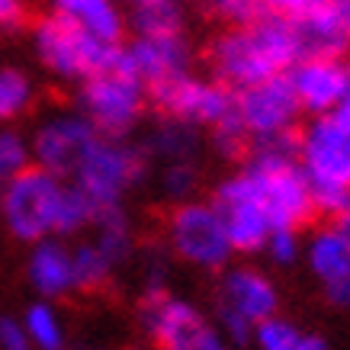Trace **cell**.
I'll return each instance as SVG.
<instances>
[{
    "instance_id": "35",
    "label": "cell",
    "mask_w": 350,
    "mask_h": 350,
    "mask_svg": "<svg viewBox=\"0 0 350 350\" xmlns=\"http://www.w3.org/2000/svg\"><path fill=\"white\" fill-rule=\"evenodd\" d=\"M325 289V299H328L334 308H344V312H350V270L344 276H338L334 283H328Z\"/></svg>"
},
{
    "instance_id": "29",
    "label": "cell",
    "mask_w": 350,
    "mask_h": 350,
    "mask_svg": "<svg viewBox=\"0 0 350 350\" xmlns=\"http://www.w3.org/2000/svg\"><path fill=\"white\" fill-rule=\"evenodd\" d=\"M26 167H32L29 135L20 126H0V190Z\"/></svg>"
},
{
    "instance_id": "33",
    "label": "cell",
    "mask_w": 350,
    "mask_h": 350,
    "mask_svg": "<svg viewBox=\"0 0 350 350\" xmlns=\"http://www.w3.org/2000/svg\"><path fill=\"white\" fill-rule=\"evenodd\" d=\"M0 350H32L20 315H0Z\"/></svg>"
},
{
    "instance_id": "38",
    "label": "cell",
    "mask_w": 350,
    "mask_h": 350,
    "mask_svg": "<svg viewBox=\"0 0 350 350\" xmlns=\"http://www.w3.org/2000/svg\"><path fill=\"white\" fill-rule=\"evenodd\" d=\"M306 350H328V340L321 334H308V347Z\"/></svg>"
},
{
    "instance_id": "36",
    "label": "cell",
    "mask_w": 350,
    "mask_h": 350,
    "mask_svg": "<svg viewBox=\"0 0 350 350\" xmlns=\"http://www.w3.org/2000/svg\"><path fill=\"white\" fill-rule=\"evenodd\" d=\"M331 119H334V122H338L340 129H347V132H350V90H347V94H344V100H340L338 107H334V113H331Z\"/></svg>"
},
{
    "instance_id": "41",
    "label": "cell",
    "mask_w": 350,
    "mask_h": 350,
    "mask_svg": "<svg viewBox=\"0 0 350 350\" xmlns=\"http://www.w3.org/2000/svg\"><path fill=\"white\" fill-rule=\"evenodd\" d=\"M116 3H122V7H126V3H129V0H116Z\"/></svg>"
},
{
    "instance_id": "34",
    "label": "cell",
    "mask_w": 350,
    "mask_h": 350,
    "mask_svg": "<svg viewBox=\"0 0 350 350\" xmlns=\"http://www.w3.org/2000/svg\"><path fill=\"white\" fill-rule=\"evenodd\" d=\"M29 26V0H0V32H20Z\"/></svg>"
},
{
    "instance_id": "32",
    "label": "cell",
    "mask_w": 350,
    "mask_h": 350,
    "mask_svg": "<svg viewBox=\"0 0 350 350\" xmlns=\"http://www.w3.org/2000/svg\"><path fill=\"white\" fill-rule=\"evenodd\" d=\"M325 0H260L267 16H280V20H289V23H299L306 20L312 10H319Z\"/></svg>"
},
{
    "instance_id": "37",
    "label": "cell",
    "mask_w": 350,
    "mask_h": 350,
    "mask_svg": "<svg viewBox=\"0 0 350 350\" xmlns=\"http://www.w3.org/2000/svg\"><path fill=\"white\" fill-rule=\"evenodd\" d=\"M328 222L334 225V228H338V232H340V234H344V238H347V241H350V206H347V209H340L338 215H331Z\"/></svg>"
},
{
    "instance_id": "4",
    "label": "cell",
    "mask_w": 350,
    "mask_h": 350,
    "mask_svg": "<svg viewBox=\"0 0 350 350\" xmlns=\"http://www.w3.org/2000/svg\"><path fill=\"white\" fill-rule=\"evenodd\" d=\"M296 161L306 174L315 213L338 215L350 206V132L331 116H312L296 129Z\"/></svg>"
},
{
    "instance_id": "42",
    "label": "cell",
    "mask_w": 350,
    "mask_h": 350,
    "mask_svg": "<svg viewBox=\"0 0 350 350\" xmlns=\"http://www.w3.org/2000/svg\"><path fill=\"white\" fill-rule=\"evenodd\" d=\"M183 3H187V0H183Z\"/></svg>"
},
{
    "instance_id": "25",
    "label": "cell",
    "mask_w": 350,
    "mask_h": 350,
    "mask_svg": "<svg viewBox=\"0 0 350 350\" xmlns=\"http://www.w3.org/2000/svg\"><path fill=\"white\" fill-rule=\"evenodd\" d=\"M71 264H75V293H84V296L103 293L119 273V267L87 234L71 241Z\"/></svg>"
},
{
    "instance_id": "40",
    "label": "cell",
    "mask_w": 350,
    "mask_h": 350,
    "mask_svg": "<svg viewBox=\"0 0 350 350\" xmlns=\"http://www.w3.org/2000/svg\"><path fill=\"white\" fill-rule=\"evenodd\" d=\"M158 350H193V347H158Z\"/></svg>"
},
{
    "instance_id": "30",
    "label": "cell",
    "mask_w": 350,
    "mask_h": 350,
    "mask_svg": "<svg viewBox=\"0 0 350 350\" xmlns=\"http://www.w3.org/2000/svg\"><path fill=\"white\" fill-rule=\"evenodd\" d=\"M302 244H306V238H302L299 228H273L267 234L260 254L273 267H293L302 260Z\"/></svg>"
},
{
    "instance_id": "15",
    "label": "cell",
    "mask_w": 350,
    "mask_h": 350,
    "mask_svg": "<svg viewBox=\"0 0 350 350\" xmlns=\"http://www.w3.org/2000/svg\"><path fill=\"white\" fill-rule=\"evenodd\" d=\"M286 77L302 116H331L350 90V62L347 55H306Z\"/></svg>"
},
{
    "instance_id": "24",
    "label": "cell",
    "mask_w": 350,
    "mask_h": 350,
    "mask_svg": "<svg viewBox=\"0 0 350 350\" xmlns=\"http://www.w3.org/2000/svg\"><path fill=\"white\" fill-rule=\"evenodd\" d=\"M39 103V84L20 64H0V126H16Z\"/></svg>"
},
{
    "instance_id": "23",
    "label": "cell",
    "mask_w": 350,
    "mask_h": 350,
    "mask_svg": "<svg viewBox=\"0 0 350 350\" xmlns=\"http://www.w3.org/2000/svg\"><path fill=\"white\" fill-rule=\"evenodd\" d=\"M142 148L158 164H167V161H200L202 132H196L193 126H183V122H174V119H158L151 126V132L145 135Z\"/></svg>"
},
{
    "instance_id": "11",
    "label": "cell",
    "mask_w": 350,
    "mask_h": 350,
    "mask_svg": "<svg viewBox=\"0 0 350 350\" xmlns=\"http://www.w3.org/2000/svg\"><path fill=\"white\" fill-rule=\"evenodd\" d=\"M232 113H234V122L244 129V135H247L251 145L293 138L299 129V116H302L286 75L234 90Z\"/></svg>"
},
{
    "instance_id": "20",
    "label": "cell",
    "mask_w": 350,
    "mask_h": 350,
    "mask_svg": "<svg viewBox=\"0 0 350 350\" xmlns=\"http://www.w3.org/2000/svg\"><path fill=\"white\" fill-rule=\"evenodd\" d=\"M87 238H90V241H94L96 247L119 267V270H122L138 251L135 222H132V213L126 209V202H116V206H96L94 225H90Z\"/></svg>"
},
{
    "instance_id": "1",
    "label": "cell",
    "mask_w": 350,
    "mask_h": 350,
    "mask_svg": "<svg viewBox=\"0 0 350 350\" xmlns=\"http://www.w3.org/2000/svg\"><path fill=\"white\" fill-rule=\"evenodd\" d=\"M96 206L68 177L45 167H26L0 190V225L20 244L42 238L75 241L90 232Z\"/></svg>"
},
{
    "instance_id": "22",
    "label": "cell",
    "mask_w": 350,
    "mask_h": 350,
    "mask_svg": "<svg viewBox=\"0 0 350 350\" xmlns=\"http://www.w3.org/2000/svg\"><path fill=\"white\" fill-rule=\"evenodd\" d=\"M126 23L132 36H183L190 20L183 0H129Z\"/></svg>"
},
{
    "instance_id": "14",
    "label": "cell",
    "mask_w": 350,
    "mask_h": 350,
    "mask_svg": "<svg viewBox=\"0 0 350 350\" xmlns=\"http://www.w3.org/2000/svg\"><path fill=\"white\" fill-rule=\"evenodd\" d=\"M96 138H100L96 129L77 109H55L39 119L29 132L32 164L52 170L58 177H71Z\"/></svg>"
},
{
    "instance_id": "13",
    "label": "cell",
    "mask_w": 350,
    "mask_h": 350,
    "mask_svg": "<svg viewBox=\"0 0 350 350\" xmlns=\"http://www.w3.org/2000/svg\"><path fill=\"white\" fill-rule=\"evenodd\" d=\"M138 325L154 347H193L213 319L196 302L170 293L167 283L142 286L138 296Z\"/></svg>"
},
{
    "instance_id": "12",
    "label": "cell",
    "mask_w": 350,
    "mask_h": 350,
    "mask_svg": "<svg viewBox=\"0 0 350 350\" xmlns=\"http://www.w3.org/2000/svg\"><path fill=\"white\" fill-rule=\"evenodd\" d=\"M213 206L219 209V219L225 225V234L232 241L234 257H254L260 254L267 234L273 232V225L267 219L264 206L257 202L254 183L247 177V170L238 164L234 170H228L222 180L213 187L209 193Z\"/></svg>"
},
{
    "instance_id": "3",
    "label": "cell",
    "mask_w": 350,
    "mask_h": 350,
    "mask_svg": "<svg viewBox=\"0 0 350 350\" xmlns=\"http://www.w3.org/2000/svg\"><path fill=\"white\" fill-rule=\"evenodd\" d=\"M247 177L254 183L257 202L264 206L273 228H306L315 219V196L306 174L296 161V135L251 145L247 158L241 161Z\"/></svg>"
},
{
    "instance_id": "9",
    "label": "cell",
    "mask_w": 350,
    "mask_h": 350,
    "mask_svg": "<svg viewBox=\"0 0 350 350\" xmlns=\"http://www.w3.org/2000/svg\"><path fill=\"white\" fill-rule=\"evenodd\" d=\"M81 116L103 138H132L148 113V87L122 68L103 71L75 87V103Z\"/></svg>"
},
{
    "instance_id": "10",
    "label": "cell",
    "mask_w": 350,
    "mask_h": 350,
    "mask_svg": "<svg viewBox=\"0 0 350 350\" xmlns=\"http://www.w3.org/2000/svg\"><path fill=\"white\" fill-rule=\"evenodd\" d=\"M148 107L158 109L161 119H174L183 126H193L196 132H209L232 116L234 90L225 87L222 81H215L213 75L183 71L164 84L151 87Z\"/></svg>"
},
{
    "instance_id": "2",
    "label": "cell",
    "mask_w": 350,
    "mask_h": 350,
    "mask_svg": "<svg viewBox=\"0 0 350 350\" xmlns=\"http://www.w3.org/2000/svg\"><path fill=\"white\" fill-rule=\"evenodd\" d=\"M299 58H306L299 26L280 16H260L247 26L219 29L206 45L209 75L232 90L289 75Z\"/></svg>"
},
{
    "instance_id": "5",
    "label": "cell",
    "mask_w": 350,
    "mask_h": 350,
    "mask_svg": "<svg viewBox=\"0 0 350 350\" xmlns=\"http://www.w3.org/2000/svg\"><path fill=\"white\" fill-rule=\"evenodd\" d=\"M32 39V55L42 64V71L55 81H62L68 87H77L81 81L103 71L119 68V49L122 42H103L94 39L90 32L77 29L75 23H68L58 13H42L32 23L29 29Z\"/></svg>"
},
{
    "instance_id": "26",
    "label": "cell",
    "mask_w": 350,
    "mask_h": 350,
    "mask_svg": "<svg viewBox=\"0 0 350 350\" xmlns=\"http://www.w3.org/2000/svg\"><path fill=\"white\" fill-rule=\"evenodd\" d=\"M23 328L29 334L32 350H68V325L58 302L49 299H32L23 308Z\"/></svg>"
},
{
    "instance_id": "6",
    "label": "cell",
    "mask_w": 350,
    "mask_h": 350,
    "mask_svg": "<svg viewBox=\"0 0 350 350\" xmlns=\"http://www.w3.org/2000/svg\"><path fill=\"white\" fill-rule=\"evenodd\" d=\"M161 234H164L167 257L200 270V273H222L234 260L232 241H228L219 209L213 206L209 196L174 202L164 213Z\"/></svg>"
},
{
    "instance_id": "18",
    "label": "cell",
    "mask_w": 350,
    "mask_h": 350,
    "mask_svg": "<svg viewBox=\"0 0 350 350\" xmlns=\"http://www.w3.org/2000/svg\"><path fill=\"white\" fill-rule=\"evenodd\" d=\"M306 55H347L350 52V0H325L319 10L299 20Z\"/></svg>"
},
{
    "instance_id": "31",
    "label": "cell",
    "mask_w": 350,
    "mask_h": 350,
    "mask_svg": "<svg viewBox=\"0 0 350 350\" xmlns=\"http://www.w3.org/2000/svg\"><path fill=\"white\" fill-rule=\"evenodd\" d=\"M209 13L222 29L247 26V23H257L260 16H267L260 0H209Z\"/></svg>"
},
{
    "instance_id": "8",
    "label": "cell",
    "mask_w": 350,
    "mask_h": 350,
    "mask_svg": "<svg viewBox=\"0 0 350 350\" xmlns=\"http://www.w3.org/2000/svg\"><path fill=\"white\" fill-rule=\"evenodd\" d=\"M280 315V289L257 264H228L215 283L213 321L232 344H247L254 325Z\"/></svg>"
},
{
    "instance_id": "28",
    "label": "cell",
    "mask_w": 350,
    "mask_h": 350,
    "mask_svg": "<svg viewBox=\"0 0 350 350\" xmlns=\"http://www.w3.org/2000/svg\"><path fill=\"white\" fill-rule=\"evenodd\" d=\"M247 344L254 350H306L308 347V331H302L296 321L273 315V319L254 325Z\"/></svg>"
},
{
    "instance_id": "16",
    "label": "cell",
    "mask_w": 350,
    "mask_h": 350,
    "mask_svg": "<svg viewBox=\"0 0 350 350\" xmlns=\"http://www.w3.org/2000/svg\"><path fill=\"white\" fill-rule=\"evenodd\" d=\"M119 68L138 77L151 90L183 71H193V42L187 32L183 36H132L119 49Z\"/></svg>"
},
{
    "instance_id": "21",
    "label": "cell",
    "mask_w": 350,
    "mask_h": 350,
    "mask_svg": "<svg viewBox=\"0 0 350 350\" xmlns=\"http://www.w3.org/2000/svg\"><path fill=\"white\" fill-rule=\"evenodd\" d=\"M302 260H306V267L312 270V276L319 280L321 286H328V283H334L338 276H344L350 270V241L328 222L306 238Z\"/></svg>"
},
{
    "instance_id": "17",
    "label": "cell",
    "mask_w": 350,
    "mask_h": 350,
    "mask_svg": "<svg viewBox=\"0 0 350 350\" xmlns=\"http://www.w3.org/2000/svg\"><path fill=\"white\" fill-rule=\"evenodd\" d=\"M23 276L29 283L32 296L62 302L75 293V264H71V241L64 238H42L36 244H26Z\"/></svg>"
},
{
    "instance_id": "7",
    "label": "cell",
    "mask_w": 350,
    "mask_h": 350,
    "mask_svg": "<svg viewBox=\"0 0 350 350\" xmlns=\"http://www.w3.org/2000/svg\"><path fill=\"white\" fill-rule=\"evenodd\" d=\"M151 174V158L142 142L132 138H96L77 170L68 177L94 206H116L126 202Z\"/></svg>"
},
{
    "instance_id": "19",
    "label": "cell",
    "mask_w": 350,
    "mask_h": 350,
    "mask_svg": "<svg viewBox=\"0 0 350 350\" xmlns=\"http://www.w3.org/2000/svg\"><path fill=\"white\" fill-rule=\"evenodd\" d=\"M49 10L103 42L119 45L129 36L126 7L116 0H49Z\"/></svg>"
},
{
    "instance_id": "39",
    "label": "cell",
    "mask_w": 350,
    "mask_h": 350,
    "mask_svg": "<svg viewBox=\"0 0 350 350\" xmlns=\"http://www.w3.org/2000/svg\"><path fill=\"white\" fill-rule=\"evenodd\" d=\"M75 350H138V347H103V344H81Z\"/></svg>"
},
{
    "instance_id": "27",
    "label": "cell",
    "mask_w": 350,
    "mask_h": 350,
    "mask_svg": "<svg viewBox=\"0 0 350 350\" xmlns=\"http://www.w3.org/2000/svg\"><path fill=\"white\" fill-rule=\"evenodd\" d=\"M158 187H161V196L170 206L200 196V187H202L200 161H167V164H161Z\"/></svg>"
}]
</instances>
